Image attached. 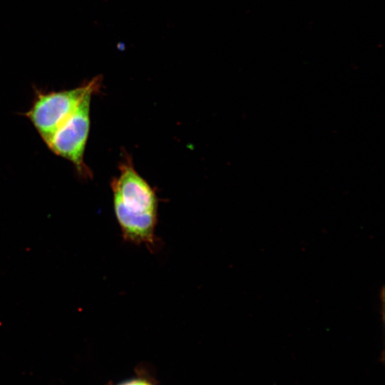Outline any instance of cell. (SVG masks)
Wrapping results in <instances>:
<instances>
[{"instance_id":"1","label":"cell","mask_w":385,"mask_h":385,"mask_svg":"<svg viewBox=\"0 0 385 385\" xmlns=\"http://www.w3.org/2000/svg\"><path fill=\"white\" fill-rule=\"evenodd\" d=\"M118 177L111 181L113 209L123 239L149 249L156 246L158 197L155 190L137 173L125 157Z\"/></svg>"},{"instance_id":"2","label":"cell","mask_w":385,"mask_h":385,"mask_svg":"<svg viewBox=\"0 0 385 385\" xmlns=\"http://www.w3.org/2000/svg\"><path fill=\"white\" fill-rule=\"evenodd\" d=\"M101 82L100 76H97L75 88L48 93L36 92L33 104L25 115L45 143L88 93L99 91Z\"/></svg>"},{"instance_id":"4","label":"cell","mask_w":385,"mask_h":385,"mask_svg":"<svg viewBox=\"0 0 385 385\" xmlns=\"http://www.w3.org/2000/svg\"><path fill=\"white\" fill-rule=\"evenodd\" d=\"M120 385H152L146 381L141 379H133L129 381H126Z\"/></svg>"},{"instance_id":"3","label":"cell","mask_w":385,"mask_h":385,"mask_svg":"<svg viewBox=\"0 0 385 385\" xmlns=\"http://www.w3.org/2000/svg\"><path fill=\"white\" fill-rule=\"evenodd\" d=\"M94 93L89 92L83 97L46 143L56 155L71 162L84 177L89 176L91 173L83 161V155L90 128L91 100Z\"/></svg>"}]
</instances>
